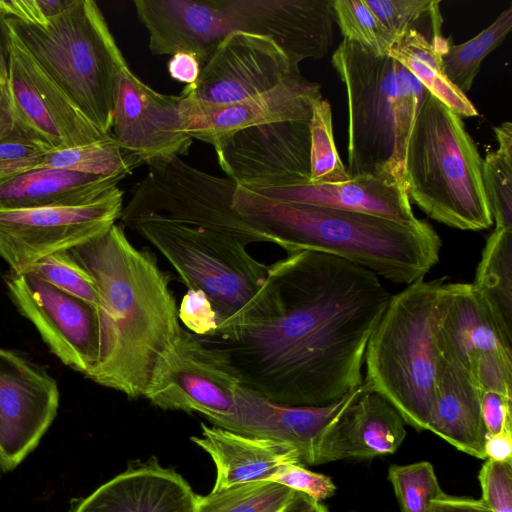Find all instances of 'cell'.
Returning a JSON list of instances; mask_svg holds the SVG:
<instances>
[{"label": "cell", "mask_w": 512, "mask_h": 512, "mask_svg": "<svg viewBox=\"0 0 512 512\" xmlns=\"http://www.w3.org/2000/svg\"><path fill=\"white\" fill-rule=\"evenodd\" d=\"M276 310L225 336L202 337L241 385L285 406L332 404L363 383L369 338L391 294L374 272L315 251L268 266Z\"/></svg>", "instance_id": "6da1fadb"}, {"label": "cell", "mask_w": 512, "mask_h": 512, "mask_svg": "<svg viewBox=\"0 0 512 512\" xmlns=\"http://www.w3.org/2000/svg\"><path fill=\"white\" fill-rule=\"evenodd\" d=\"M70 252L99 296V354L85 377L130 399L144 397L156 361L182 329L169 274L117 224Z\"/></svg>", "instance_id": "7a4b0ae2"}, {"label": "cell", "mask_w": 512, "mask_h": 512, "mask_svg": "<svg viewBox=\"0 0 512 512\" xmlns=\"http://www.w3.org/2000/svg\"><path fill=\"white\" fill-rule=\"evenodd\" d=\"M233 207L288 254L315 251L410 285L437 264L441 239L426 222L409 225L329 207L279 201L242 186Z\"/></svg>", "instance_id": "3957f363"}, {"label": "cell", "mask_w": 512, "mask_h": 512, "mask_svg": "<svg viewBox=\"0 0 512 512\" xmlns=\"http://www.w3.org/2000/svg\"><path fill=\"white\" fill-rule=\"evenodd\" d=\"M331 62L347 91L349 178L374 175L406 185L408 140L429 91L394 58L347 39Z\"/></svg>", "instance_id": "277c9868"}, {"label": "cell", "mask_w": 512, "mask_h": 512, "mask_svg": "<svg viewBox=\"0 0 512 512\" xmlns=\"http://www.w3.org/2000/svg\"><path fill=\"white\" fill-rule=\"evenodd\" d=\"M444 280L422 278L391 295L364 356L363 384L418 431L428 430L434 406L440 364L436 333L447 299Z\"/></svg>", "instance_id": "5b68a950"}, {"label": "cell", "mask_w": 512, "mask_h": 512, "mask_svg": "<svg viewBox=\"0 0 512 512\" xmlns=\"http://www.w3.org/2000/svg\"><path fill=\"white\" fill-rule=\"evenodd\" d=\"M483 158L462 118L428 92L405 160L407 193L430 218L461 230L491 227Z\"/></svg>", "instance_id": "8992f818"}, {"label": "cell", "mask_w": 512, "mask_h": 512, "mask_svg": "<svg viewBox=\"0 0 512 512\" xmlns=\"http://www.w3.org/2000/svg\"><path fill=\"white\" fill-rule=\"evenodd\" d=\"M133 230L167 259L187 289L207 295L217 313L214 336L231 334L274 314L276 295L268 266L238 239L168 222H145Z\"/></svg>", "instance_id": "52a82bcc"}, {"label": "cell", "mask_w": 512, "mask_h": 512, "mask_svg": "<svg viewBox=\"0 0 512 512\" xmlns=\"http://www.w3.org/2000/svg\"><path fill=\"white\" fill-rule=\"evenodd\" d=\"M13 37L102 133L111 134L114 88L127 65L93 0H72L44 24L6 17Z\"/></svg>", "instance_id": "ba28073f"}, {"label": "cell", "mask_w": 512, "mask_h": 512, "mask_svg": "<svg viewBox=\"0 0 512 512\" xmlns=\"http://www.w3.org/2000/svg\"><path fill=\"white\" fill-rule=\"evenodd\" d=\"M123 207V224L130 229L145 222H168L209 229L232 236L244 245L271 239L250 225L233 207L237 184L195 168L179 156L147 164Z\"/></svg>", "instance_id": "9c48e42d"}, {"label": "cell", "mask_w": 512, "mask_h": 512, "mask_svg": "<svg viewBox=\"0 0 512 512\" xmlns=\"http://www.w3.org/2000/svg\"><path fill=\"white\" fill-rule=\"evenodd\" d=\"M240 386L223 352L182 327L156 361L144 397L161 409L198 412L208 420L234 413Z\"/></svg>", "instance_id": "30bf717a"}, {"label": "cell", "mask_w": 512, "mask_h": 512, "mask_svg": "<svg viewBox=\"0 0 512 512\" xmlns=\"http://www.w3.org/2000/svg\"><path fill=\"white\" fill-rule=\"evenodd\" d=\"M123 209L118 187L83 204L0 210V256L22 273L40 259L106 232Z\"/></svg>", "instance_id": "8fae6325"}, {"label": "cell", "mask_w": 512, "mask_h": 512, "mask_svg": "<svg viewBox=\"0 0 512 512\" xmlns=\"http://www.w3.org/2000/svg\"><path fill=\"white\" fill-rule=\"evenodd\" d=\"M227 178L252 191L310 184L309 120L247 127L214 145Z\"/></svg>", "instance_id": "7c38bea8"}, {"label": "cell", "mask_w": 512, "mask_h": 512, "mask_svg": "<svg viewBox=\"0 0 512 512\" xmlns=\"http://www.w3.org/2000/svg\"><path fill=\"white\" fill-rule=\"evenodd\" d=\"M4 281L15 307L35 326L51 352L85 376L99 354L96 308L28 272L9 270Z\"/></svg>", "instance_id": "4fadbf2b"}, {"label": "cell", "mask_w": 512, "mask_h": 512, "mask_svg": "<svg viewBox=\"0 0 512 512\" xmlns=\"http://www.w3.org/2000/svg\"><path fill=\"white\" fill-rule=\"evenodd\" d=\"M436 346L441 358L464 370L482 391L512 398V350L471 284L447 283Z\"/></svg>", "instance_id": "5bb4252c"}, {"label": "cell", "mask_w": 512, "mask_h": 512, "mask_svg": "<svg viewBox=\"0 0 512 512\" xmlns=\"http://www.w3.org/2000/svg\"><path fill=\"white\" fill-rule=\"evenodd\" d=\"M300 73L283 50L263 35L234 30L217 45L184 98L213 106L241 102Z\"/></svg>", "instance_id": "9a60e30c"}, {"label": "cell", "mask_w": 512, "mask_h": 512, "mask_svg": "<svg viewBox=\"0 0 512 512\" xmlns=\"http://www.w3.org/2000/svg\"><path fill=\"white\" fill-rule=\"evenodd\" d=\"M59 389L44 368L0 348V462L13 470L32 452L57 415Z\"/></svg>", "instance_id": "2e32d148"}, {"label": "cell", "mask_w": 512, "mask_h": 512, "mask_svg": "<svg viewBox=\"0 0 512 512\" xmlns=\"http://www.w3.org/2000/svg\"><path fill=\"white\" fill-rule=\"evenodd\" d=\"M180 102V95L155 91L123 66L114 88L112 137L142 164L187 155L193 139L182 129Z\"/></svg>", "instance_id": "e0dca14e"}, {"label": "cell", "mask_w": 512, "mask_h": 512, "mask_svg": "<svg viewBox=\"0 0 512 512\" xmlns=\"http://www.w3.org/2000/svg\"><path fill=\"white\" fill-rule=\"evenodd\" d=\"M6 88L18 117L53 149L83 145L111 136L98 130L81 113L12 34Z\"/></svg>", "instance_id": "ac0fdd59"}, {"label": "cell", "mask_w": 512, "mask_h": 512, "mask_svg": "<svg viewBox=\"0 0 512 512\" xmlns=\"http://www.w3.org/2000/svg\"><path fill=\"white\" fill-rule=\"evenodd\" d=\"M232 31L270 38L293 66L324 57L333 41L332 0H223Z\"/></svg>", "instance_id": "d6986e66"}, {"label": "cell", "mask_w": 512, "mask_h": 512, "mask_svg": "<svg viewBox=\"0 0 512 512\" xmlns=\"http://www.w3.org/2000/svg\"><path fill=\"white\" fill-rule=\"evenodd\" d=\"M364 389L362 383L332 404L311 407L280 405L241 385L236 392L234 413L208 421L239 434L291 444L297 449L302 464L317 465L324 434Z\"/></svg>", "instance_id": "ffe728a7"}, {"label": "cell", "mask_w": 512, "mask_h": 512, "mask_svg": "<svg viewBox=\"0 0 512 512\" xmlns=\"http://www.w3.org/2000/svg\"><path fill=\"white\" fill-rule=\"evenodd\" d=\"M321 98L320 84L297 73L269 91L231 105H207L181 96V125L192 139L213 146L220 139L247 127L310 120L313 106Z\"/></svg>", "instance_id": "44dd1931"}, {"label": "cell", "mask_w": 512, "mask_h": 512, "mask_svg": "<svg viewBox=\"0 0 512 512\" xmlns=\"http://www.w3.org/2000/svg\"><path fill=\"white\" fill-rule=\"evenodd\" d=\"M154 55L191 53L203 66L232 31L223 0H134Z\"/></svg>", "instance_id": "7402d4cb"}, {"label": "cell", "mask_w": 512, "mask_h": 512, "mask_svg": "<svg viewBox=\"0 0 512 512\" xmlns=\"http://www.w3.org/2000/svg\"><path fill=\"white\" fill-rule=\"evenodd\" d=\"M196 496L180 474L153 460L129 466L71 512H194Z\"/></svg>", "instance_id": "603a6c76"}, {"label": "cell", "mask_w": 512, "mask_h": 512, "mask_svg": "<svg viewBox=\"0 0 512 512\" xmlns=\"http://www.w3.org/2000/svg\"><path fill=\"white\" fill-rule=\"evenodd\" d=\"M405 437L400 414L385 398L365 386L324 434L317 465L393 454Z\"/></svg>", "instance_id": "cb8c5ba5"}, {"label": "cell", "mask_w": 512, "mask_h": 512, "mask_svg": "<svg viewBox=\"0 0 512 512\" xmlns=\"http://www.w3.org/2000/svg\"><path fill=\"white\" fill-rule=\"evenodd\" d=\"M254 192L279 201L365 213L403 224L420 222L413 213L407 186L374 175H360L339 183Z\"/></svg>", "instance_id": "d4e9b609"}, {"label": "cell", "mask_w": 512, "mask_h": 512, "mask_svg": "<svg viewBox=\"0 0 512 512\" xmlns=\"http://www.w3.org/2000/svg\"><path fill=\"white\" fill-rule=\"evenodd\" d=\"M201 430V436H193L191 441L205 450L215 463L217 473L212 491L270 480L287 465H303L297 449L291 444L204 423Z\"/></svg>", "instance_id": "484cf974"}, {"label": "cell", "mask_w": 512, "mask_h": 512, "mask_svg": "<svg viewBox=\"0 0 512 512\" xmlns=\"http://www.w3.org/2000/svg\"><path fill=\"white\" fill-rule=\"evenodd\" d=\"M482 390L461 368L440 357L428 430L456 449L486 459L487 431L481 410Z\"/></svg>", "instance_id": "4316f807"}, {"label": "cell", "mask_w": 512, "mask_h": 512, "mask_svg": "<svg viewBox=\"0 0 512 512\" xmlns=\"http://www.w3.org/2000/svg\"><path fill=\"white\" fill-rule=\"evenodd\" d=\"M126 176H102L38 168L0 177V210H19L90 202L117 187Z\"/></svg>", "instance_id": "83f0119b"}, {"label": "cell", "mask_w": 512, "mask_h": 512, "mask_svg": "<svg viewBox=\"0 0 512 512\" xmlns=\"http://www.w3.org/2000/svg\"><path fill=\"white\" fill-rule=\"evenodd\" d=\"M471 287L512 350V229L496 228L487 238Z\"/></svg>", "instance_id": "f1b7e54d"}, {"label": "cell", "mask_w": 512, "mask_h": 512, "mask_svg": "<svg viewBox=\"0 0 512 512\" xmlns=\"http://www.w3.org/2000/svg\"><path fill=\"white\" fill-rule=\"evenodd\" d=\"M387 55L406 67L432 95L460 117L479 114L466 94L447 78L440 55L419 31L409 30L397 38Z\"/></svg>", "instance_id": "f546056e"}, {"label": "cell", "mask_w": 512, "mask_h": 512, "mask_svg": "<svg viewBox=\"0 0 512 512\" xmlns=\"http://www.w3.org/2000/svg\"><path fill=\"white\" fill-rule=\"evenodd\" d=\"M51 150L49 143L18 117L4 86L0 100V177L38 169Z\"/></svg>", "instance_id": "4dcf8cb0"}, {"label": "cell", "mask_w": 512, "mask_h": 512, "mask_svg": "<svg viewBox=\"0 0 512 512\" xmlns=\"http://www.w3.org/2000/svg\"><path fill=\"white\" fill-rule=\"evenodd\" d=\"M142 163L121 149L111 136L95 142L48 152L39 168H54L85 174L130 175Z\"/></svg>", "instance_id": "1f68e13d"}, {"label": "cell", "mask_w": 512, "mask_h": 512, "mask_svg": "<svg viewBox=\"0 0 512 512\" xmlns=\"http://www.w3.org/2000/svg\"><path fill=\"white\" fill-rule=\"evenodd\" d=\"M512 29V5L474 38L459 45H450L440 56L445 75L461 92L472 87L482 61L495 50Z\"/></svg>", "instance_id": "d6a6232c"}, {"label": "cell", "mask_w": 512, "mask_h": 512, "mask_svg": "<svg viewBox=\"0 0 512 512\" xmlns=\"http://www.w3.org/2000/svg\"><path fill=\"white\" fill-rule=\"evenodd\" d=\"M295 490L274 481H255L196 496L194 512H281Z\"/></svg>", "instance_id": "836d02e7"}, {"label": "cell", "mask_w": 512, "mask_h": 512, "mask_svg": "<svg viewBox=\"0 0 512 512\" xmlns=\"http://www.w3.org/2000/svg\"><path fill=\"white\" fill-rule=\"evenodd\" d=\"M310 184L339 183L349 180L333 136L332 112L328 100L321 98L309 120Z\"/></svg>", "instance_id": "e575fe53"}, {"label": "cell", "mask_w": 512, "mask_h": 512, "mask_svg": "<svg viewBox=\"0 0 512 512\" xmlns=\"http://www.w3.org/2000/svg\"><path fill=\"white\" fill-rule=\"evenodd\" d=\"M335 21L344 39L366 49L387 55L395 39L383 27L365 0H332Z\"/></svg>", "instance_id": "d590c367"}, {"label": "cell", "mask_w": 512, "mask_h": 512, "mask_svg": "<svg viewBox=\"0 0 512 512\" xmlns=\"http://www.w3.org/2000/svg\"><path fill=\"white\" fill-rule=\"evenodd\" d=\"M388 479L402 512H429L432 501L444 493L428 461L391 465Z\"/></svg>", "instance_id": "8d00e7d4"}, {"label": "cell", "mask_w": 512, "mask_h": 512, "mask_svg": "<svg viewBox=\"0 0 512 512\" xmlns=\"http://www.w3.org/2000/svg\"><path fill=\"white\" fill-rule=\"evenodd\" d=\"M25 272L49 282L56 288L95 308L99 305L98 291L93 278L75 259L70 249L40 259Z\"/></svg>", "instance_id": "74e56055"}, {"label": "cell", "mask_w": 512, "mask_h": 512, "mask_svg": "<svg viewBox=\"0 0 512 512\" xmlns=\"http://www.w3.org/2000/svg\"><path fill=\"white\" fill-rule=\"evenodd\" d=\"M482 179L496 228L512 229V156L499 150L487 152Z\"/></svg>", "instance_id": "f35d334b"}, {"label": "cell", "mask_w": 512, "mask_h": 512, "mask_svg": "<svg viewBox=\"0 0 512 512\" xmlns=\"http://www.w3.org/2000/svg\"><path fill=\"white\" fill-rule=\"evenodd\" d=\"M369 9L396 40L409 30L420 31L422 22L440 14L437 0H365Z\"/></svg>", "instance_id": "ab89813d"}, {"label": "cell", "mask_w": 512, "mask_h": 512, "mask_svg": "<svg viewBox=\"0 0 512 512\" xmlns=\"http://www.w3.org/2000/svg\"><path fill=\"white\" fill-rule=\"evenodd\" d=\"M481 501L492 512H512V461L487 459L479 471Z\"/></svg>", "instance_id": "60d3db41"}, {"label": "cell", "mask_w": 512, "mask_h": 512, "mask_svg": "<svg viewBox=\"0 0 512 512\" xmlns=\"http://www.w3.org/2000/svg\"><path fill=\"white\" fill-rule=\"evenodd\" d=\"M178 317L184 328L197 336L211 337L217 333V313L201 290L187 289L178 307Z\"/></svg>", "instance_id": "b9f144b4"}, {"label": "cell", "mask_w": 512, "mask_h": 512, "mask_svg": "<svg viewBox=\"0 0 512 512\" xmlns=\"http://www.w3.org/2000/svg\"><path fill=\"white\" fill-rule=\"evenodd\" d=\"M269 481L300 491L317 502L331 497L336 490L330 477L312 472L301 464H290L283 467Z\"/></svg>", "instance_id": "7bdbcfd3"}, {"label": "cell", "mask_w": 512, "mask_h": 512, "mask_svg": "<svg viewBox=\"0 0 512 512\" xmlns=\"http://www.w3.org/2000/svg\"><path fill=\"white\" fill-rule=\"evenodd\" d=\"M72 0H0V11L24 22L44 24L64 11Z\"/></svg>", "instance_id": "ee69618b"}, {"label": "cell", "mask_w": 512, "mask_h": 512, "mask_svg": "<svg viewBox=\"0 0 512 512\" xmlns=\"http://www.w3.org/2000/svg\"><path fill=\"white\" fill-rule=\"evenodd\" d=\"M512 398L494 391H482V418L488 435L512 432Z\"/></svg>", "instance_id": "f6af8a7d"}, {"label": "cell", "mask_w": 512, "mask_h": 512, "mask_svg": "<svg viewBox=\"0 0 512 512\" xmlns=\"http://www.w3.org/2000/svg\"><path fill=\"white\" fill-rule=\"evenodd\" d=\"M201 68L202 65L196 56L182 51L171 55L167 64L169 76L186 85H192L198 80Z\"/></svg>", "instance_id": "bcb514c9"}, {"label": "cell", "mask_w": 512, "mask_h": 512, "mask_svg": "<svg viewBox=\"0 0 512 512\" xmlns=\"http://www.w3.org/2000/svg\"><path fill=\"white\" fill-rule=\"evenodd\" d=\"M429 512H492L482 501L443 493L432 501Z\"/></svg>", "instance_id": "7dc6e473"}, {"label": "cell", "mask_w": 512, "mask_h": 512, "mask_svg": "<svg viewBox=\"0 0 512 512\" xmlns=\"http://www.w3.org/2000/svg\"><path fill=\"white\" fill-rule=\"evenodd\" d=\"M486 459L493 461H512V432L488 435L485 441Z\"/></svg>", "instance_id": "c3c4849f"}, {"label": "cell", "mask_w": 512, "mask_h": 512, "mask_svg": "<svg viewBox=\"0 0 512 512\" xmlns=\"http://www.w3.org/2000/svg\"><path fill=\"white\" fill-rule=\"evenodd\" d=\"M11 34L6 16L0 11V85L6 86L9 74Z\"/></svg>", "instance_id": "681fc988"}, {"label": "cell", "mask_w": 512, "mask_h": 512, "mask_svg": "<svg viewBox=\"0 0 512 512\" xmlns=\"http://www.w3.org/2000/svg\"><path fill=\"white\" fill-rule=\"evenodd\" d=\"M281 512H328V510L320 502L300 491H296L293 498Z\"/></svg>", "instance_id": "f907efd6"}, {"label": "cell", "mask_w": 512, "mask_h": 512, "mask_svg": "<svg viewBox=\"0 0 512 512\" xmlns=\"http://www.w3.org/2000/svg\"><path fill=\"white\" fill-rule=\"evenodd\" d=\"M495 136L499 144V151L512 156V124L509 121L503 122L494 127Z\"/></svg>", "instance_id": "816d5d0a"}, {"label": "cell", "mask_w": 512, "mask_h": 512, "mask_svg": "<svg viewBox=\"0 0 512 512\" xmlns=\"http://www.w3.org/2000/svg\"><path fill=\"white\" fill-rule=\"evenodd\" d=\"M3 87H4V86H1V85H0V100H1L2 92H3Z\"/></svg>", "instance_id": "f5cc1de1"}, {"label": "cell", "mask_w": 512, "mask_h": 512, "mask_svg": "<svg viewBox=\"0 0 512 512\" xmlns=\"http://www.w3.org/2000/svg\"><path fill=\"white\" fill-rule=\"evenodd\" d=\"M0 469H1V462H0Z\"/></svg>", "instance_id": "db71d44e"}]
</instances>
